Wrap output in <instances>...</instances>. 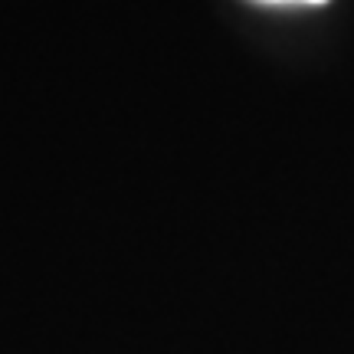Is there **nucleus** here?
Returning <instances> with one entry per match:
<instances>
[{
	"label": "nucleus",
	"instance_id": "nucleus-1",
	"mask_svg": "<svg viewBox=\"0 0 354 354\" xmlns=\"http://www.w3.org/2000/svg\"><path fill=\"white\" fill-rule=\"evenodd\" d=\"M259 3H328V0H259Z\"/></svg>",
	"mask_w": 354,
	"mask_h": 354
}]
</instances>
